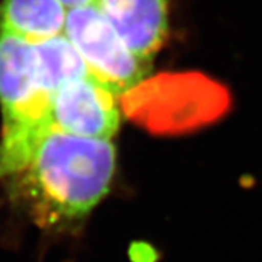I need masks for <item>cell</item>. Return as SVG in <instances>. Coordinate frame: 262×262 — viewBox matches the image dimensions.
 <instances>
[{
  "mask_svg": "<svg viewBox=\"0 0 262 262\" xmlns=\"http://www.w3.org/2000/svg\"><path fill=\"white\" fill-rule=\"evenodd\" d=\"M117 151L111 140L79 137L53 127L28 165L12 177L10 195L42 227L83 222L110 191Z\"/></svg>",
  "mask_w": 262,
  "mask_h": 262,
  "instance_id": "1",
  "label": "cell"
},
{
  "mask_svg": "<svg viewBox=\"0 0 262 262\" xmlns=\"http://www.w3.org/2000/svg\"><path fill=\"white\" fill-rule=\"evenodd\" d=\"M64 35L91 75L117 96L137 88L151 70V61L139 57L127 46L96 5L69 9Z\"/></svg>",
  "mask_w": 262,
  "mask_h": 262,
  "instance_id": "2",
  "label": "cell"
},
{
  "mask_svg": "<svg viewBox=\"0 0 262 262\" xmlns=\"http://www.w3.org/2000/svg\"><path fill=\"white\" fill-rule=\"evenodd\" d=\"M50 117L57 130L113 140L121 124L118 96L94 75L75 79L51 95Z\"/></svg>",
  "mask_w": 262,
  "mask_h": 262,
  "instance_id": "3",
  "label": "cell"
},
{
  "mask_svg": "<svg viewBox=\"0 0 262 262\" xmlns=\"http://www.w3.org/2000/svg\"><path fill=\"white\" fill-rule=\"evenodd\" d=\"M95 5L137 56L153 60L168 37L169 0H96Z\"/></svg>",
  "mask_w": 262,
  "mask_h": 262,
  "instance_id": "4",
  "label": "cell"
},
{
  "mask_svg": "<svg viewBox=\"0 0 262 262\" xmlns=\"http://www.w3.org/2000/svg\"><path fill=\"white\" fill-rule=\"evenodd\" d=\"M67 13L60 0H2L0 32L37 44L64 34Z\"/></svg>",
  "mask_w": 262,
  "mask_h": 262,
  "instance_id": "5",
  "label": "cell"
},
{
  "mask_svg": "<svg viewBox=\"0 0 262 262\" xmlns=\"http://www.w3.org/2000/svg\"><path fill=\"white\" fill-rule=\"evenodd\" d=\"M38 79L50 96L60 86L91 75L83 58L64 34L34 44Z\"/></svg>",
  "mask_w": 262,
  "mask_h": 262,
  "instance_id": "6",
  "label": "cell"
},
{
  "mask_svg": "<svg viewBox=\"0 0 262 262\" xmlns=\"http://www.w3.org/2000/svg\"><path fill=\"white\" fill-rule=\"evenodd\" d=\"M67 9H76L83 6H92L96 3V0H60Z\"/></svg>",
  "mask_w": 262,
  "mask_h": 262,
  "instance_id": "7",
  "label": "cell"
}]
</instances>
